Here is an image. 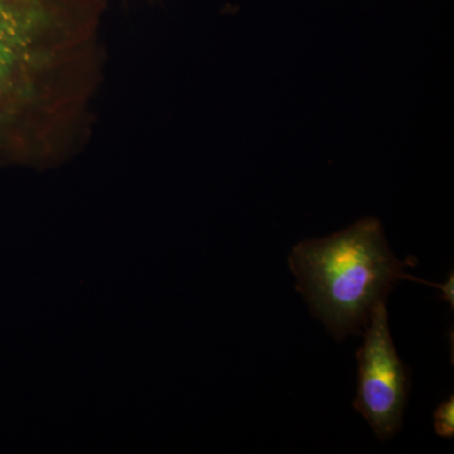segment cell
<instances>
[{"mask_svg":"<svg viewBox=\"0 0 454 454\" xmlns=\"http://www.w3.org/2000/svg\"><path fill=\"white\" fill-rule=\"evenodd\" d=\"M435 432L439 437L450 439L454 435V400H446L438 406L434 413Z\"/></svg>","mask_w":454,"mask_h":454,"instance_id":"obj_4","label":"cell"},{"mask_svg":"<svg viewBox=\"0 0 454 454\" xmlns=\"http://www.w3.org/2000/svg\"><path fill=\"white\" fill-rule=\"evenodd\" d=\"M106 0H0V166L85 145L104 74Z\"/></svg>","mask_w":454,"mask_h":454,"instance_id":"obj_1","label":"cell"},{"mask_svg":"<svg viewBox=\"0 0 454 454\" xmlns=\"http://www.w3.org/2000/svg\"><path fill=\"white\" fill-rule=\"evenodd\" d=\"M432 286H435V288L439 289L442 293H443V298L447 301H450V307H454V279H453V274H450V279L447 280L444 284H435L433 283Z\"/></svg>","mask_w":454,"mask_h":454,"instance_id":"obj_5","label":"cell"},{"mask_svg":"<svg viewBox=\"0 0 454 454\" xmlns=\"http://www.w3.org/2000/svg\"><path fill=\"white\" fill-rule=\"evenodd\" d=\"M365 342L358 349V385L355 409L381 441L402 426L411 379L391 339L385 301L373 307Z\"/></svg>","mask_w":454,"mask_h":454,"instance_id":"obj_3","label":"cell"},{"mask_svg":"<svg viewBox=\"0 0 454 454\" xmlns=\"http://www.w3.org/2000/svg\"><path fill=\"white\" fill-rule=\"evenodd\" d=\"M385 240L380 223L361 220L339 234L293 249L289 265L310 309L337 339L356 333L404 273Z\"/></svg>","mask_w":454,"mask_h":454,"instance_id":"obj_2","label":"cell"}]
</instances>
